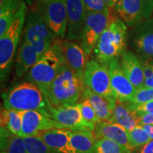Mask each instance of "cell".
Returning a JSON list of instances; mask_svg holds the SVG:
<instances>
[{"label":"cell","mask_w":153,"mask_h":153,"mask_svg":"<svg viewBox=\"0 0 153 153\" xmlns=\"http://www.w3.org/2000/svg\"><path fill=\"white\" fill-rule=\"evenodd\" d=\"M127 40V26L117 15L111 12L107 27L94 49V60L108 68L111 63L119 58L126 50Z\"/></svg>","instance_id":"6da1fadb"},{"label":"cell","mask_w":153,"mask_h":153,"mask_svg":"<svg viewBox=\"0 0 153 153\" xmlns=\"http://www.w3.org/2000/svg\"><path fill=\"white\" fill-rule=\"evenodd\" d=\"M4 108L16 111H36L50 118L53 106L37 86L30 82L19 84L2 94Z\"/></svg>","instance_id":"7a4b0ae2"},{"label":"cell","mask_w":153,"mask_h":153,"mask_svg":"<svg viewBox=\"0 0 153 153\" xmlns=\"http://www.w3.org/2000/svg\"><path fill=\"white\" fill-rule=\"evenodd\" d=\"M66 64L63 43L55 40L48 51L37 61L26 75L28 82L37 86L47 96L51 84L63 65Z\"/></svg>","instance_id":"3957f363"},{"label":"cell","mask_w":153,"mask_h":153,"mask_svg":"<svg viewBox=\"0 0 153 153\" xmlns=\"http://www.w3.org/2000/svg\"><path fill=\"white\" fill-rule=\"evenodd\" d=\"M83 88V81L65 64L61 66L51 84L47 97L54 107L70 106L76 104Z\"/></svg>","instance_id":"277c9868"},{"label":"cell","mask_w":153,"mask_h":153,"mask_svg":"<svg viewBox=\"0 0 153 153\" xmlns=\"http://www.w3.org/2000/svg\"><path fill=\"white\" fill-rule=\"evenodd\" d=\"M26 16V5L24 4L15 15L7 31L0 36V77L1 83L8 78L11 71L24 29Z\"/></svg>","instance_id":"5b68a950"},{"label":"cell","mask_w":153,"mask_h":153,"mask_svg":"<svg viewBox=\"0 0 153 153\" xmlns=\"http://www.w3.org/2000/svg\"><path fill=\"white\" fill-rule=\"evenodd\" d=\"M55 37L41 13L34 7L26 17L23 38L35 48L41 57L51 47Z\"/></svg>","instance_id":"8992f818"},{"label":"cell","mask_w":153,"mask_h":153,"mask_svg":"<svg viewBox=\"0 0 153 153\" xmlns=\"http://www.w3.org/2000/svg\"><path fill=\"white\" fill-rule=\"evenodd\" d=\"M35 8L41 13L51 31L62 39L67 36L68 11L65 0H36Z\"/></svg>","instance_id":"52a82bcc"},{"label":"cell","mask_w":153,"mask_h":153,"mask_svg":"<svg viewBox=\"0 0 153 153\" xmlns=\"http://www.w3.org/2000/svg\"><path fill=\"white\" fill-rule=\"evenodd\" d=\"M83 85L94 92L113 102H117L111 83L108 68L101 65L97 61L89 60L83 75Z\"/></svg>","instance_id":"ba28073f"},{"label":"cell","mask_w":153,"mask_h":153,"mask_svg":"<svg viewBox=\"0 0 153 153\" xmlns=\"http://www.w3.org/2000/svg\"><path fill=\"white\" fill-rule=\"evenodd\" d=\"M113 9L126 26L133 28L152 18L153 0H118Z\"/></svg>","instance_id":"9c48e42d"},{"label":"cell","mask_w":153,"mask_h":153,"mask_svg":"<svg viewBox=\"0 0 153 153\" xmlns=\"http://www.w3.org/2000/svg\"><path fill=\"white\" fill-rule=\"evenodd\" d=\"M110 13L111 11L104 13H87L79 42L88 57L91 55L99 38L107 27Z\"/></svg>","instance_id":"30bf717a"},{"label":"cell","mask_w":153,"mask_h":153,"mask_svg":"<svg viewBox=\"0 0 153 153\" xmlns=\"http://www.w3.org/2000/svg\"><path fill=\"white\" fill-rule=\"evenodd\" d=\"M129 45L140 60H153V17L132 28L128 33Z\"/></svg>","instance_id":"8fae6325"},{"label":"cell","mask_w":153,"mask_h":153,"mask_svg":"<svg viewBox=\"0 0 153 153\" xmlns=\"http://www.w3.org/2000/svg\"><path fill=\"white\" fill-rule=\"evenodd\" d=\"M50 118L60 123L65 130L71 131H94L95 126L82 117L79 104L66 106H53Z\"/></svg>","instance_id":"7c38bea8"},{"label":"cell","mask_w":153,"mask_h":153,"mask_svg":"<svg viewBox=\"0 0 153 153\" xmlns=\"http://www.w3.org/2000/svg\"><path fill=\"white\" fill-rule=\"evenodd\" d=\"M22 118V137L38 136L41 132L53 129H64L52 118L36 111H19ZM65 130V129H64Z\"/></svg>","instance_id":"4fadbf2b"},{"label":"cell","mask_w":153,"mask_h":153,"mask_svg":"<svg viewBox=\"0 0 153 153\" xmlns=\"http://www.w3.org/2000/svg\"><path fill=\"white\" fill-rule=\"evenodd\" d=\"M111 83L118 101L128 102L135 95L137 89L130 82L120 65L119 58L116 59L108 66Z\"/></svg>","instance_id":"5bb4252c"},{"label":"cell","mask_w":153,"mask_h":153,"mask_svg":"<svg viewBox=\"0 0 153 153\" xmlns=\"http://www.w3.org/2000/svg\"><path fill=\"white\" fill-rule=\"evenodd\" d=\"M68 11V30L67 40L70 41H80V37L87 11L83 0H65Z\"/></svg>","instance_id":"9a60e30c"},{"label":"cell","mask_w":153,"mask_h":153,"mask_svg":"<svg viewBox=\"0 0 153 153\" xmlns=\"http://www.w3.org/2000/svg\"><path fill=\"white\" fill-rule=\"evenodd\" d=\"M119 60L126 75L137 90L145 87V78L138 57L126 49L120 55Z\"/></svg>","instance_id":"2e32d148"},{"label":"cell","mask_w":153,"mask_h":153,"mask_svg":"<svg viewBox=\"0 0 153 153\" xmlns=\"http://www.w3.org/2000/svg\"><path fill=\"white\" fill-rule=\"evenodd\" d=\"M71 131L53 129L41 132L38 135L53 152L56 153H75L71 143Z\"/></svg>","instance_id":"e0dca14e"},{"label":"cell","mask_w":153,"mask_h":153,"mask_svg":"<svg viewBox=\"0 0 153 153\" xmlns=\"http://www.w3.org/2000/svg\"><path fill=\"white\" fill-rule=\"evenodd\" d=\"M63 52L66 64L83 81L84 72L88 62V57L85 51L74 41L67 40L63 42Z\"/></svg>","instance_id":"ac0fdd59"},{"label":"cell","mask_w":153,"mask_h":153,"mask_svg":"<svg viewBox=\"0 0 153 153\" xmlns=\"http://www.w3.org/2000/svg\"><path fill=\"white\" fill-rule=\"evenodd\" d=\"M40 57L35 48L23 38L15 60V73L16 77L20 78L28 73Z\"/></svg>","instance_id":"d6986e66"},{"label":"cell","mask_w":153,"mask_h":153,"mask_svg":"<svg viewBox=\"0 0 153 153\" xmlns=\"http://www.w3.org/2000/svg\"><path fill=\"white\" fill-rule=\"evenodd\" d=\"M94 135L96 139L111 140L131 150L127 130L117 123L109 121H101L95 126Z\"/></svg>","instance_id":"ffe728a7"},{"label":"cell","mask_w":153,"mask_h":153,"mask_svg":"<svg viewBox=\"0 0 153 153\" xmlns=\"http://www.w3.org/2000/svg\"><path fill=\"white\" fill-rule=\"evenodd\" d=\"M83 99H87L91 103L96 114L101 121H110L113 112L117 102H113L108 99L97 94L89 88L84 86L82 90Z\"/></svg>","instance_id":"44dd1931"},{"label":"cell","mask_w":153,"mask_h":153,"mask_svg":"<svg viewBox=\"0 0 153 153\" xmlns=\"http://www.w3.org/2000/svg\"><path fill=\"white\" fill-rule=\"evenodd\" d=\"M123 126L128 131L140 126L137 114L131 110L126 103L118 101L110 121Z\"/></svg>","instance_id":"7402d4cb"},{"label":"cell","mask_w":153,"mask_h":153,"mask_svg":"<svg viewBox=\"0 0 153 153\" xmlns=\"http://www.w3.org/2000/svg\"><path fill=\"white\" fill-rule=\"evenodd\" d=\"M24 4V0H0V36L7 31Z\"/></svg>","instance_id":"603a6c76"},{"label":"cell","mask_w":153,"mask_h":153,"mask_svg":"<svg viewBox=\"0 0 153 153\" xmlns=\"http://www.w3.org/2000/svg\"><path fill=\"white\" fill-rule=\"evenodd\" d=\"M70 137L75 153H96V138L93 132L71 131Z\"/></svg>","instance_id":"cb8c5ba5"},{"label":"cell","mask_w":153,"mask_h":153,"mask_svg":"<svg viewBox=\"0 0 153 153\" xmlns=\"http://www.w3.org/2000/svg\"><path fill=\"white\" fill-rule=\"evenodd\" d=\"M1 153H28L24 138L11 133L1 127L0 131Z\"/></svg>","instance_id":"d4e9b609"},{"label":"cell","mask_w":153,"mask_h":153,"mask_svg":"<svg viewBox=\"0 0 153 153\" xmlns=\"http://www.w3.org/2000/svg\"><path fill=\"white\" fill-rule=\"evenodd\" d=\"M1 127L8 130L11 133L22 136V118L19 111L1 109Z\"/></svg>","instance_id":"484cf974"},{"label":"cell","mask_w":153,"mask_h":153,"mask_svg":"<svg viewBox=\"0 0 153 153\" xmlns=\"http://www.w3.org/2000/svg\"><path fill=\"white\" fill-rule=\"evenodd\" d=\"M95 147L96 153H132L126 147L106 138L96 139Z\"/></svg>","instance_id":"4316f807"},{"label":"cell","mask_w":153,"mask_h":153,"mask_svg":"<svg viewBox=\"0 0 153 153\" xmlns=\"http://www.w3.org/2000/svg\"><path fill=\"white\" fill-rule=\"evenodd\" d=\"M128 137L131 150L143 146L152 140L149 136L148 133L141 126H137L135 128L128 131Z\"/></svg>","instance_id":"83f0119b"},{"label":"cell","mask_w":153,"mask_h":153,"mask_svg":"<svg viewBox=\"0 0 153 153\" xmlns=\"http://www.w3.org/2000/svg\"><path fill=\"white\" fill-rule=\"evenodd\" d=\"M28 153H54L40 136L23 137Z\"/></svg>","instance_id":"f1b7e54d"},{"label":"cell","mask_w":153,"mask_h":153,"mask_svg":"<svg viewBox=\"0 0 153 153\" xmlns=\"http://www.w3.org/2000/svg\"><path fill=\"white\" fill-rule=\"evenodd\" d=\"M80 111L82 117L88 123L96 126L97 124L100 123L101 120L99 119L94 109L91 106V103L87 99H84L81 103H79Z\"/></svg>","instance_id":"f546056e"},{"label":"cell","mask_w":153,"mask_h":153,"mask_svg":"<svg viewBox=\"0 0 153 153\" xmlns=\"http://www.w3.org/2000/svg\"><path fill=\"white\" fill-rule=\"evenodd\" d=\"M153 101V89L150 87H143L137 89L131 100L128 102L133 104H141Z\"/></svg>","instance_id":"4dcf8cb0"},{"label":"cell","mask_w":153,"mask_h":153,"mask_svg":"<svg viewBox=\"0 0 153 153\" xmlns=\"http://www.w3.org/2000/svg\"><path fill=\"white\" fill-rule=\"evenodd\" d=\"M87 13H104L110 9L104 0H83Z\"/></svg>","instance_id":"1f68e13d"},{"label":"cell","mask_w":153,"mask_h":153,"mask_svg":"<svg viewBox=\"0 0 153 153\" xmlns=\"http://www.w3.org/2000/svg\"><path fill=\"white\" fill-rule=\"evenodd\" d=\"M127 106L135 111L137 114H148V113H153V101L145 104H133L131 102H125Z\"/></svg>","instance_id":"d6a6232c"},{"label":"cell","mask_w":153,"mask_h":153,"mask_svg":"<svg viewBox=\"0 0 153 153\" xmlns=\"http://www.w3.org/2000/svg\"><path fill=\"white\" fill-rule=\"evenodd\" d=\"M142 63L145 79L152 77L153 76V63L152 60H140Z\"/></svg>","instance_id":"836d02e7"},{"label":"cell","mask_w":153,"mask_h":153,"mask_svg":"<svg viewBox=\"0 0 153 153\" xmlns=\"http://www.w3.org/2000/svg\"><path fill=\"white\" fill-rule=\"evenodd\" d=\"M139 118L140 126L153 125V113L137 114Z\"/></svg>","instance_id":"e575fe53"},{"label":"cell","mask_w":153,"mask_h":153,"mask_svg":"<svg viewBox=\"0 0 153 153\" xmlns=\"http://www.w3.org/2000/svg\"><path fill=\"white\" fill-rule=\"evenodd\" d=\"M135 153H153V140L140 148Z\"/></svg>","instance_id":"d590c367"},{"label":"cell","mask_w":153,"mask_h":153,"mask_svg":"<svg viewBox=\"0 0 153 153\" xmlns=\"http://www.w3.org/2000/svg\"><path fill=\"white\" fill-rule=\"evenodd\" d=\"M143 128L146 131L147 133H148L149 136L150 138L153 140V125H146L143 126Z\"/></svg>","instance_id":"8d00e7d4"},{"label":"cell","mask_w":153,"mask_h":153,"mask_svg":"<svg viewBox=\"0 0 153 153\" xmlns=\"http://www.w3.org/2000/svg\"><path fill=\"white\" fill-rule=\"evenodd\" d=\"M104 1L107 4L109 9H112L114 7V6L116 5V4L117 3L118 0H104Z\"/></svg>","instance_id":"74e56055"},{"label":"cell","mask_w":153,"mask_h":153,"mask_svg":"<svg viewBox=\"0 0 153 153\" xmlns=\"http://www.w3.org/2000/svg\"><path fill=\"white\" fill-rule=\"evenodd\" d=\"M145 87H150L153 89V76L152 77L146 79L145 81Z\"/></svg>","instance_id":"f35d334b"},{"label":"cell","mask_w":153,"mask_h":153,"mask_svg":"<svg viewBox=\"0 0 153 153\" xmlns=\"http://www.w3.org/2000/svg\"><path fill=\"white\" fill-rule=\"evenodd\" d=\"M36 0H26V3L28 4V5H33V4H35Z\"/></svg>","instance_id":"ab89813d"},{"label":"cell","mask_w":153,"mask_h":153,"mask_svg":"<svg viewBox=\"0 0 153 153\" xmlns=\"http://www.w3.org/2000/svg\"><path fill=\"white\" fill-rule=\"evenodd\" d=\"M152 63H153V60H152Z\"/></svg>","instance_id":"60d3db41"}]
</instances>
